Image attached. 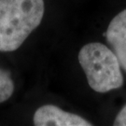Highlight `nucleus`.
Segmentation results:
<instances>
[{
	"mask_svg": "<svg viewBox=\"0 0 126 126\" xmlns=\"http://www.w3.org/2000/svg\"><path fill=\"white\" fill-rule=\"evenodd\" d=\"M14 92V82L9 70L0 68V103L11 97Z\"/></svg>",
	"mask_w": 126,
	"mask_h": 126,
	"instance_id": "nucleus-5",
	"label": "nucleus"
},
{
	"mask_svg": "<svg viewBox=\"0 0 126 126\" xmlns=\"http://www.w3.org/2000/svg\"><path fill=\"white\" fill-rule=\"evenodd\" d=\"M79 62L90 87L96 93H108L123 85V76L119 59L111 49L99 42L83 46Z\"/></svg>",
	"mask_w": 126,
	"mask_h": 126,
	"instance_id": "nucleus-2",
	"label": "nucleus"
},
{
	"mask_svg": "<svg viewBox=\"0 0 126 126\" xmlns=\"http://www.w3.org/2000/svg\"><path fill=\"white\" fill-rule=\"evenodd\" d=\"M44 0H0V51L19 49L40 24Z\"/></svg>",
	"mask_w": 126,
	"mask_h": 126,
	"instance_id": "nucleus-1",
	"label": "nucleus"
},
{
	"mask_svg": "<svg viewBox=\"0 0 126 126\" xmlns=\"http://www.w3.org/2000/svg\"><path fill=\"white\" fill-rule=\"evenodd\" d=\"M36 126H91V122L82 117L66 112L53 105L42 106L36 109L33 117Z\"/></svg>",
	"mask_w": 126,
	"mask_h": 126,
	"instance_id": "nucleus-3",
	"label": "nucleus"
},
{
	"mask_svg": "<svg viewBox=\"0 0 126 126\" xmlns=\"http://www.w3.org/2000/svg\"><path fill=\"white\" fill-rule=\"evenodd\" d=\"M105 36L126 72V9L111 20Z\"/></svg>",
	"mask_w": 126,
	"mask_h": 126,
	"instance_id": "nucleus-4",
	"label": "nucleus"
},
{
	"mask_svg": "<svg viewBox=\"0 0 126 126\" xmlns=\"http://www.w3.org/2000/svg\"><path fill=\"white\" fill-rule=\"evenodd\" d=\"M113 124L115 126H126V105L118 113Z\"/></svg>",
	"mask_w": 126,
	"mask_h": 126,
	"instance_id": "nucleus-6",
	"label": "nucleus"
}]
</instances>
